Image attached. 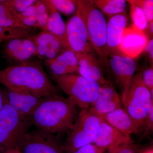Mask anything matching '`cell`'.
I'll return each mask as SVG.
<instances>
[{"label":"cell","mask_w":153,"mask_h":153,"mask_svg":"<svg viewBox=\"0 0 153 153\" xmlns=\"http://www.w3.org/2000/svg\"><path fill=\"white\" fill-rule=\"evenodd\" d=\"M0 84L38 98L57 94L58 90L39 62L26 61L0 70Z\"/></svg>","instance_id":"cell-1"},{"label":"cell","mask_w":153,"mask_h":153,"mask_svg":"<svg viewBox=\"0 0 153 153\" xmlns=\"http://www.w3.org/2000/svg\"><path fill=\"white\" fill-rule=\"evenodd\" d=\"M76 106L69 97L58 94L45 97L30 120L38 128L52 134L69 131L77 116Z\"/></svg>","instance_id":"cell-2"},{"label":"cell","mask_w":153,"mask_h":153,"mask_svg":"<svg viewBox=\"0 0 153 153\" xmlns=\"http://www.w3.org/2000/svg\"><path fill=\"white\" fill-rule=\"evenodd\" d=\"M77 10L86 27L91 45L102 65H107L106 19L90 1L77 0Z\"/></svg>","instance_id":"cell-3"},{"label":"cell","mask_w":153,"mask_h":153,"mask_svg":"<svg viewBox=\"0 0 153 153\" xmlns=\"http://www.w3.org/2000/svg\"><path fill=\"white\" fill-rule=\"evenodd\" d=\"M52 75L60 89L82 109H88L99 96L101 85L97 82L74 74Z\"/></svg>","instance_id":"cell-4"},{"label":"cell","mask_w":153,"mask_h":153,"mask_svg":"<svg viewBox=\"0 0 153 153\" xmlns=\"http://www.w3.org/2000/svg\"><path fill=\"white\" fill-rule=\"evenodd\" d=\"M2 108L0 112V146L5 150L19 149L28 129L32 124L30 120H24L9 103L5 91H2Z\"/></svg>","instance_id":"cell-5"},{"label":"cell","mask_w":153,"mask_h":153,"mask_svg":"<svg viewBox=\"0 0 153 153\" xmlns=\"http://www.w3.org/2000/svg\"><path fill=\"white\" fill-rule=\"evenodd\" d=\"M102 118L90 109H82L69 130L64 150L74 152L79 148L93 143Z\"/></svg>","instance_id":"cell-6"},{"label":"cell","mask_w":153,"mask_h":153,"mask_svg":"<svg viewBox=\"0 0 153 153\" xmlns=\"http://www.w3.org/2000/svg\"><path fill=\"white\" fill-rule=\"evenodd\" d=\"M153 105V97L145 85L142 72L134 76L130 87L124 109L139 129L143 126L149 111Z\"/></svg>","instance_id":"cell-7"},{"label":"cell","mask_w":153,"mask_h":153,"mask_svg":"<svg viewBox=\"0 0 153 153\" xmlns=\"http://www.w3.org/2000/svg\"><path fill=\"white\" fill-rule=\"evenodd\" d=\"M108 65L110 68L117 83L122 91L121 100L124 105L134 76L136 69L135 61L134 58L119 49L108 55Z\"/></svg>","instance_id":"cell-8"},{"label":"cell","mask_w":153,"mask_h":153,"mask_svg":"<svg viewBox=\"0 0 153 153\" xmlns=\"http://www.w3.org/2000/svg\"><path fill=\"white\" fill-rule=\"evenodd\" d=\"M19 149L22 153H63L64 147L53 134L38 128L25 135Z\"/></svg>","instance_id":"cell-9"},{"label":"cell","mask_w":153,"mask_h":153,"mask_svg":"<svg viewBox=\"0 0 153 153\" xmlns=\"http://www.w3.org/2000/svg\"><path fill=\"white\" fill-rule=\"evenodd\" d=\"M66 32L69 49L75 53H92L87 29L77 9L66 24Z\"/></svg>","instance_id":"cell-10"},{"label":"cell","mask_w":153,"mask_h":153,"mask_svg":"<svg viewBox=\"0 0 153 153\" xmlns=\"http://www.w3.org/2000/svg\"><path fill=\"white\" fill-rule=\"evenodd\" d=\"M5 91L11 106L22 119L30 121V117L41 103L43 97L38 98L29 92L9 88L5 89Z\"/></svg>","instance_id":"cell-11"},{"label":"cell","mask_w":153,"mask_h":153,"mask_svg":"<svg viewBox=\"0 0 153 153\" xmlns=\"http://www.w3.org/2000/svg\"><path fill=\"white\" fill-rule=\"evenodd\" d=\"M122 102L115 88L108 81L101 85L98 98L90 105L91 111L100 116L122 108Z\"/></svg>","instance_id":"cell-12"},{"label":"cell","mask_w":153,"mask_h":153,"mask_svg":"<svg viewBox=\"0 0 153 153\" xmlns=\"http://www.w3.org/2000/svg\"><path fill=\"white\" fill-rule=\"evenodd\" d=\"M130 142V136L119 131L102 119L93 143L102 153L107 149H109L117 145Z\"/></svg>","instance_id":"cell-13"},{"label":"cell","mask_w":153,"mask_h":153,"mask_svg":"<svg viewBox=\"0 0 153 153\" xmlns=\"http://www.w3.org/2000/svg\"><path fill=\"white\" fill-rule=\"evenodd\" d=\"M74 53L78 62L79 75L101 85L108 82L105 78L102 65L93 53Z\"/></svg>","instance_id":"cell-14"},{"label":"cell","mask_w":153,"mask_h":153,"mask_svg":"<svg viewBox=\"0 0 153 153\" xmlns=\"http://www.w3.org/2000/svg\"><path fill=\"white\" fill-rule=\"evenodd\" d=\"M107 27V52L108 55L119 49L128 21L126 11L108 16Z\"/></svg>","instance_id":"cell-15"},{"label":"cell","mask_w":153,"mask_h":153,"mask_svg":"<svg viewBox=\"0 0 153 153\" xmlns=\"http://www.w3.org/2000/svg\"><path fill=\"white\" fill-rule=\"evenodd\" d=\"M30 37L35 44L36 55L38 57L52 59L65 49L60 39L48 31H42Z\"/></svg>","instance_id":"cell-16"},{"label":"cell","mask_w":153,"mask_h":153,"mask_svg":"<svg viewBox=\"0 0 153 153\" xmlns=\"http://www.w3.org/2000/svg\"><path fill=\"white\" fill-rule=\"evenodd\" d=\"M36 46L30 36L9 40L4 48L7 57L22 63L36 56Z\"/></svg>","instance_id":"cell-17"},{"label":"cell","mask_w":153,"mask_h":153,"mask_svg":"<svg viewBox=\"0 0 153 153\" xmlns=\"http://www.w3.org/2000/svg\"><path fill=\"white\" fill-rule=\"evenodd\" d=\"M45 63L49 67L52 74L63 75L74 74L78 71L77 58L74 52L64 49L60 54L52 59H46Z\"/></svg>","instance_id":"cell-18"},{"label":"cell","mask_w":153,"mask_h":153,"mask_svg":"<svg viewBox=\"0 0 153 153\" xmlns=\"http://www.w3.org/2000/svg\"><path fill=\"white\" fill-rule=\"evenodd\" d=\"M148 41L149 39L143 32L131 26L125 30L119 49L134 59L143 52Z\"/></svg>","instance_id":"cell-19"},{"label":"cell","mask_w":153,"mask_h":153,"mask_svg":"<svg viewBox=\"0 0 153 153\" xmlns=\"http://www.w3.org/2000/svg\"><path fill=\"white\" fill-rule=\"evenodd\" d=\"M118 131L127 135L138 133L139 129L124 108H117L100 116Z\"/></svg>","instance_id":"cell-20"},{"label":"cell","mask_w":153,"mask_h":153,"mask_svg":"<svg viewBox=\"0 0 153 153\" xmlns=\"http://www.w3.org/2000/svg\"><path fill=\"white\" fill-rule=\"evenodd\" d=\"M49 13L46 31L52 33L60 39L65 49H69L66 38V25L61 15L50 0L44 1Z\"/></svg>","instance_id":"cell-21"},{"label":"cell","mask_w":153,"mask_h":153,"mask_svg":"<svg viewBox=\"0 0 153 153\" xmlns=\"http://www.w3.org/2000/svg\"><path fill=\"white\" fill-rule=\"evenodd\" d=\"M0 27L29 28L19 20L18 13L7 3L0 1Z\"/></svg>","instance_id":"cell-22"},{"label":"cell","mask_w":153,"mask_h":153,"mask_svg":"<svg viewBox=\"0 0 153 153\" xmlns=\"http://www.w3.org/2000/svg\"><path fill=\"white\" fill-rule=\"evenodd\" d=\"M90 1L108 17L126 11V1L125 0H91Z\"/></svg>","instance_id":"cell-23"},{"label":"cell","mask_w":153,"mask_h":153,"mask_svg":"<svg viewBox=\"0 0 153 153\" xmlns=\"http://www.w3.org/2000/svg\"><path fill=\"white\" fill-rule=\"evenodd\" d=\"M130 4V11L132 25L137 30L144 32L147 28L149 22L143 12L136 4L134 1H126Z\"/></svg>","instance_id":"cell-24"},{"label":"cell","mask_w":153,"mask_h":153,"mask_svg":"<svg viewBox=\"0 0 153 153\" xmlns=\"http://www.w3.org/2000/svg\"><path fill=\"white\" fill-rule=\"evenodd\" d=\"M33 32L32 28L0 27V43L14 38L30 37Z\"/></svg>","instance_id":"cell-25"},{"label":"cell","mask_w":153,"mask_h":153,"mask_svg":"<svg viewBox=\"0 0 153 153\" xmlns=\"http://www.w3.org/2000/svg\"><path fill=\"white\" fill-rule=\"evenodd\" d=\"M36 14L37 19L36 28L46 31L49 13L44 1H36Z\"/></svg>","instance_id":"cell-26"},{"label":"cell","mask_w":153,"mask_h":153,"mask_svg":"<svg viewBox=\"0 0 153 153\" xmlns=\"http://www.w3.org/2000/svg\"><path fill=\"white\" fill-rule=\"evenodd\" d=\"M59 13L66 16L73 15L77 7V0H50Z\"/></svg>","instance_id":"cell-27"},{"label":"cell","mask_w":153,"mask_h":153,"mask_svg":"<svg viewBox=\"0 0 153 153\" xmlns=\"http://www.w3.org/2000/svg\"><path fill=\"white\" fill-rule=\"evenodd\" d=\"M135 2L141 9L149 23L153 22V0H137Z\"/></svg>","instance_id":"cell-28"},{"label":"cell","mask_w":153,"mask_h":153,"mask_svg":"<svg viewBox=\"0 0 153 153\" xmlns=\"http://www.w3.org/2000/svg\"><path fill=\"white\" fill-rule=\"evenodd\" d=\"M36 1V0H7V3L18 13H22Z\"/></svg>","instance_id":"cell-29"},{"label":"cell","mask_w":153,"mask_h":153,"mask_svg":"<svg viewBox=\"0 0 153 153\" xmlns=\"http://www.w3.org/2000/svg\"><path fill=\"white\" fill-rule=\"evenodd\" d=\"M108 153H137L131 142L121 144L111 148Z\"/></svg>","instance_id":"cell-30"},{"label":"cell","mask_w":153,"mask_h":153,"mask_svg":"<svg viewBox=\"0 0 153 153\" xmlns=\"http://www.w3.org/2000/svg\"><path fill=\"white\" fill-rule=\"evenodd\" d=\"M142 74L145 85L150 91H153V66L145 68Z\"/></svg>","instance_id":"cell-31"},{"label":"cell","mask_w":153,"mask_h":153,"mask_svg":"<svg viewBox=\"0 0 153 153\" xmlns=\"http://www.w3.org/2000/svg\"><path fill=\"white\" fill-rule=\"evenodd\" d=\"M145 134L148 135L153 131V105L149 111V113L145 120L144 124Z\"/></svg>","instance_id":"cell-32"},{"label":"cell","mask_w":153,"mask_h":153,"mask_svg":"<svg viewBox=\"0 0 153 153\" xmlns=\"http://www.w3.org/2000/svg\"><path fill=\"white\" fill-rule=\"evenodd\" d=\"M36 13V2L28 7L22 13H18V17L21 22V20L25 18L35 15Z\"/></svg>","instance_id":"cell-33"},{"label":"cell","mask_w":153,"mask_h":153,"mask_svg":"<svg viewBox=\"0 0 153 153\" xmlns=\"http://www.w3.org/2000/svg\"><path fill=\"white\" fill-rule=\"evenodd\" d=\"M72 153H101L97 147L93 144L86 145L79 148Z\"/></svg>","instance_id":"cell-34"},{"label":"cell","mask_w":153,"mask_h":153,"mask_svg":"<svg viewBox=\"0 0 153 153\" xmlns=\"http://www.w3.org/2000/svg\"><path fill=\"white\" fill-rule=\"evenodd\" d=\"M143 52L148 56L151 66H153V39L149 40Z\"/></svg>","instance_id":"cell-35"},{"label":"cell","mask_w":153,"mask_h":153,"mask_svg":"<svg viewBox=\"0 0 153 153\" xmlns=\"http://www.w3.org/2000/svg\"><path fill=\"white\" fill-rule=\"evenodd\" d=\"M24 26L28 27H36L37 24V19L36 14L25 18L21 21Z\"/></svg>","instance_id":"cell-36"},{"label":"cell","mask_w":153,"mask_h":153,"mask_svg":"<svg viewBox=\"0 0 153 153\" xmlns=\"http://www.w3.org/2000/svg\"><path fill=\"white\" fill-rule=\"evenodd\" d=\"M145 35L149 40L153 39V22H149L147 29L144 32Z\"/></svg>","instance_id":"cell-37"},{"label":"cell","mask_w":153,"mask_h":153,"mask_svg":"<svg viewBox=\"0 0 153 153\" xmlns=\"http://www.w3.org/2000/svg\"><path fill=\"white\" fill-rule=\"evenodd\" d=\"M4 153H22L19 149H8L5 150Z\"/></svg>","instance_id":"cell-38"},{"label":"cell","mask_w":153,"mask_h":153,"mask_svg":"<svg viewBox=\"0 0 153 153\" xmlns=\"http://www.w3.org/2000/svg\"><path fill=\"white\" fill-rule=\"evenodd\" d=\"M3 105V99L2 91L0 89V112L2 108Z\"/></svg>","instance_id":"cell-39"},{"label":"cell","mask_w":153,"mask_h":153,"mask_svg":"<svg viewBox=\"0 0 153 153\" xmlns=\"http://www.w3.org/2000/svg\"><path fill=\"white\" fill-rule=\"evenodd\" d=\"M5 150L1 146H0V153H4Z\"/></svg>","instance_id":"cell-40"},{"label":"cell","mask_w":153,"mask_h":153,"mask_svg":"<svg viewBox=\"0 0 153 153\" xmlns=\"http://www.w3.org/2000/svg\"><path fill=\"white\" fill-rule=\"evenodd\" d=\"M143 153H153V150H150L148 151L147 152H146Z\"/></svg>","instance_id":"cell-41"}]
</instances>
